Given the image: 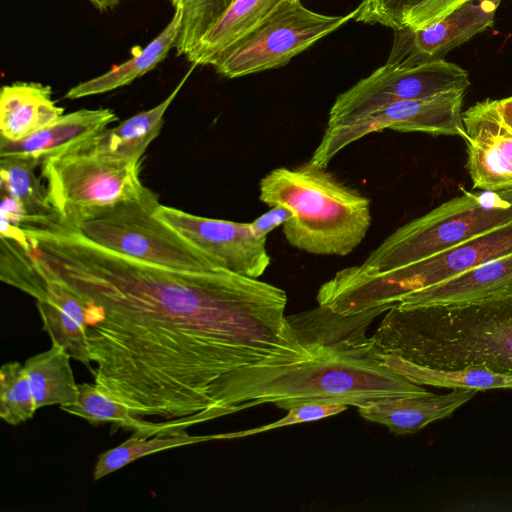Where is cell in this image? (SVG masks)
<instances>
[{
	"label": "cell",
	"instance_id": "cell-1",
	"mask_svg": "<svg viewBox=\"0 0 512 512\" xmlns=\"http://www.w3.org/2000/svg\"><path fill=\"white\" fill-rule=\"evenodd\" d=\"M40 272L76 294L94 383L161 434L212 420L231 373L309 350L285 316L286 292L224 269L183 271L104 249L58 219L24 231Z\"/></svg>",
	"mask_w": 512,
	"mask_h": 512
},
{
	"label": "cell",
	"instance_id": "cell-2",
	"mask_svg": "<svg viewBox=\"0 0 512 512\" xmlns=\"http://www.w3.org/2000/svg\"><path fill=\"white\" fill-rule=\"evenodd\" d=\"M379 314L369 309L345 315L318 305L287 316L296 338L310 346L311 356L271 359L231 373L218 388L213 419L265 403L287 411L309 403L357 408L386 397L431 394L381 363L366 336Z\"/></svg>",
	"mask_w": 512,
	"mask_h": 512
},
{
	"label": "cell",
	"instance_id": "cell-3",
	"mask_svg": "<svg viewBox=\"0 0 512 512\" xmlns=\"http://www.w3.org/2000/svg\"><path fill=\"white\" fill-rule=\"evenodd\" d=\"M380 361L512 374V291L457 305L395 304L371 337Z\"/></svg>",
	"mask_w": 512,
	"mask_h": 512
},
{
	"label": "cell",
	"instance_id": "cell-4",
	"mask_svg": "<svg viewBox=\"0 0 512 512\" xmlns=\"http://www.w3.org/2000/svg\"><path fill=\"white\" fill-rule=\"evenodd\" d=\"M259 199L290 210L283 234L291 246L310 254L346 256L371 225L369 198L310 160L267 173L259 182Z\"/></svg>",
	"mask_w": 512,
	"mask_h": 512
},
{
	"label": "cell",
	"instance_id": "cell-5",
	"mask_svg": "<svg viewBox=\"0 0 512 512\" xmlns=\"http://www.w3.org/2000/svg\"><path fill=\"white\" fill-rule=\"evenodd\" d=\"M512 253V219L448 250L382 273L365 274L346 267L318 290V305L355 314L450 279L471 268Z\"/></svg>",
	"mask_w": 512,
	"mask_h": 512
},
{
	"label": "cell",
	"instance_id": "cell-6",
	"mask_svg": "<svg viewBox=\"0 0 512 512\" xmlns=\"http://www.w3.org/2000/svg\"><path fill=\"white\" fill-rule=\"evenodd\" d=\"M512 219V191H463L397 228L365 261L352 266L382 273L448 250Z\"/></svg>",
	"mask_w": 512,
	"mask_h": 512
},
{
	"label": "cell",
	"instance_id": "cell-7",
	"mask_svg": "<svg viewBox=\"0 0 512 512\" xmlns=\"http://www.w3.org/2000/svg\"><path fill=\"white\" fill-rule=\"evenodd\" d=\"M139 161L108 156L79 145L41 162L47 198L70 228L119 203L151 192L140 180Z\"/></svg>",
	"mask_w": 512,
	"mask_h": 512
},
{
	"label": "cell",
	"instance_id": "cell-8",
	"mask_svg": "<svg viewBox=\"0 0 512 512\" xmlns=\"http://www.w3.org/2000/svg\"><path fill=\"white\" fill-rule=\"evenodd\" d=\"M159 204L158 195L151 191L140 199L119 203L72 229L104 249L139 262L183 271L220 269L156 215Z\"/></svg>",
	"mask_w": 512,
	"mask_h": 512
},
{
	"label": "cell",
	"instance_id": "cell-9",
	"mask_svg": "<svg viewBox=\"0 0 512 512\" xmlns=\"http://www.w3.org/2000/svg\"><path fill=\"white\" fill-rule=\"evenodd\" d=\"M329 16L306 8L300 0L282 3L253 30L223 50L212 62L217 73L238 78L286 65L293 57L355 18Z\"/></svg>",
	"mask_w": 512,
	"mask_h": 512
},
{
	"label": "cell",
	"instance_id": "cell-10",
	"mask_svg": "<svg viewBox=\"0 0 512 512\" xmlns=\"http://www.w3.org/2000/svg\"><path fill=\"white\" fill-rule=\"evenodd\" d=\"M469 85L467 71L444 59L408 68L384 64L337 96L325 129L346 125L396 102L466 90Z\"/></svg>",
	"mask_w": 512,
	"mask_h": 512
},
{
	"label": "cell",
	"instance_id": "cell-11",
	"mask_svg": "<svg viewBox=\"0 0 512 512\" xmlns=\"http://www.w3.org/2000/svg\"><path fill=\"white\" fill-rule=\"evenodd\" d=\"M466 90H452L422 99L393 103L346 125L325 129L310 161L327 168L345 147L368 134L390 129L433 136H462Z\"/></svg>",
	"mask_w": 512,
	"mask_h": 512
},
{
	"label": "cell",
	"instance_id": "cell-12",
	"mask_svg": "<svg viewBox=\"0 0 512 512\" xmlns=\"http://www.w3.org/2000/svg\"><path fill=\"white\" fill-rule=\"evenodd\" d=\"M155 213L217 268L258 279L270 266L267 238L257 237L250 223L197 216L163 204Z\"/></svg>",
	"mask_w": 512,
	"mask_h": 512
},
{
	"label": "cell",
	"instance_id": "cell-13",
	"mask_svg": "<svg viewBox=\"0 0 512 512\" xmlns=\"http://www.w3.org/2000/svg\"><path fill=\"white\" fill-rule=\"evenodd\" d=\"M500 3L501 0H468L434 23L394 30L385 64L408 68L444 59L452 49L491 28Z\"/></svg>",
	"mask_w": 512,
	"mask_h": 512
},
{
	"label": "cell",
	"instance_id": "cell-14",
	"mask_svg": "<svg viewBox=\"0 0 512 512\" xmlns=\"http://www.w3.org/2000/svg\"><path fill=\"white\" fill-rule=\"evenodd\" d=\"M466 170L474 189L512 191V129L504 122L497 100L484 99L463 113Z\"/></svg>",
	"mask_w": 512,
	"mask_h": 512
},
{
	"label": "cell",
	"instance_id": "cell-15",
	"mask_svg": "<svg viewBox=\"0 0 512 512\" xmlns=\"http://www.w3.org/2000/svg\"><path fill=\"white\" fill-rule=\"evenodd\" d=\"M118 119L109 108L80 109L19 141L0 138V157H27L41 162L92 139Z\"/></svg>",
	"mask_w": 512,
	"mask_h": 512
},
{
	"label": "cell",
	"instance_id": "cell-16",
	"mask_svg": "<svg viewBox=\"0 0 512 512\" xmlns=\"http://www.w3.org/2000/svg\"><path fill=\"white\" fill-rule=\"evenodd\" d=\"M512 291V253L404 296L403 308L477 302Z\"/></svg>",
	"mask_w": 512,
	"mask_h": 512
},
{
	"label": "cell",
	"instance_id": "cell-17",
	"mask_svg": "<svg viewBox=\"0 0 512 512\" xmlns=\"http://www.w3.org/2000/svg\"><path fill=\"white\" fill-rule=\"evenodd\" d=\"M478 392L453 389L444 395L395 396L382 398L357 407L364 419L381 424L397 435L415 433L431 422L452 415Z\"/></svg>",
	"mask_w": 512,
	"mask_h": 512
},
{
	"label": "cell",
	"instance_id": "cell-18",
	"mask_svg": "<svg viewBox=\"0 0 512 512\" xmlns=\"http://www.w3.org/2000/svg\"><path fill=\"white\" fill-rule=\"evenodd\" d=\"M44 279V291L36 300L44 331L49 335L52 344L62 346L72 359L81 362L91 372L92 362L85 333L83 302L64 285Z\"/></svg>",
	"mask_w": 512,
	"mask_h": 512
},
{
	"label": "cell",
	"instance_id": "cell-19",
	"mask_svg": "<svg viewBox=\"0 0 512 512\" xmlns=\"http://www.w3.org/2000/svg\"><path fill=\"white\" fill-rule=\"evenodd\" d=\"M63 113L52 99L49 85L23 81L4 85L0 94V138L22 140Z\"/></svg>",
	"mask_w": 512,
	"mask_h": 512
},
{
	"label": "cell",
	"instance_id": "cell-20",
	"mask_svg": "<svg viewBox=\"0 0 512 512\" xmlns=\"http://www.w3.org/2000/svg\"><path fill=\"white\" fill-rule=\"evenodd\" d=\"M197 65L187 71L171 94L155 107L139 112L82 145L96 152L130 161H142L149 144L160 134L164 114Z\"/></svg>",
	"mask_w": 512,
	"mask_h": 512
},
{
	"label": "cell",
	"instance_id": "cell-21",
	"mask_svg": "<svg viewBox=\"0 0 512 512\" xmlns=\"http://www.w3.org/2000/svg\"><path fill=\"white\" fill-rule=\"evenodd\" d=\"M183 11L180 6L174 7V14L165 28L143 49L114 66L109 71L81 82L70 88L65 98L74 100L87 96L103 94L131 84L147 72L153 70L175 48L182 27Z\"/></svg>",
	"mask_w": 512,
	"mask_h": 512
},
{
	"label": "cell",
	"instance_id": "cell-22",
	"mask_svg": "<svg viewBox=\"0 0 512 512\" xmlns=\"http://www.w3.org/2000/svg\"><path fill=\"white\" fill-rule=\"evenodd\" d=\"M286 1L290 0H234L199 40L187 60L195 65H211L223 50Z\"/></svg>",
	"mask_w": 512,
	"mask_h": 512
},
{
	"label": "cell",
	"instance_id": "cell-23",
	"mask_svg": "<svg viewBox=\"0 0 512 512\" xmlns=\"http://www.w3.org/2000/svg\"><path fill=\"white\" fill-rule=\"evenodd\" d=\"M71 355L60 345L52 344L24 363L33 391L36 409L45 406L60 407L78 399V384L71 367Z\"/></svg>",
	"mask_w": 512,
	"mask_h": 512
},
{
	"label": "cell",
	"instance_id": "cell-24",
	"mask_svg": "<svg viewBox=\"0 0 512 512\" xmlns=\"http://www.w3.org/2000/svg\"><path fill=\"white\" fill-rule=\"evenodd\" d=\"M78 399L60 407L63 411L81 417L93 425L110 423L115 429L131 430L142 436L161 434L158 423L136 417L120 400L95 383L78 384Z\"/></svg>",
	"mask_w": 512,
	"mask_h": 512
},
{
	"label": "cell",
	"instance_id": "cell-25",
	"mask_svg": "<svg viewBox=\"0 0 512 512\" xmlns=\"http://www.w3.org/2000/svg\"><path fill=\"white\" fill-rule=\"evenodd\" d=\"M385 367L417 385L450 389L512 388V374L493 372L484 365L458 370L432 369L401 361H383Z\"/></svg>",
	"mask_w": 512,
	"mask_h": 512
},
{
	"label": "cell",
	"instance_id": "cell-26",
	"mask_svg": "<svg viewBox=\"0 0 512 512\" xmlns=\"http://www.w3.org/2000/svg\"><path fill=\"white\" fill-rule=\"evenodd\" d=\"M39 164L38 160L27 157H0L1 194L16 200L32 218V223L57 217L46 188L35 174Z\"/></svg>",
	"mask_w": 512,
	"mask_h": 512
},
{
	"label": "cell",
	"instance_id": "cell-27",
	"mask_svg": "<svg viewBox=\"0 0 512 512\" xmlns=\"http://www.w3.org/2000/svg\"><path fill=\"white\" fill-rule=\"evenodd\" d=\"M212 440H221V434L189 435L186 431H180L142 436L133 433L120 445L98 456L93 478L100 480L128 464L156 452Z\"/></svg>",
	"mask_w": 512,
	"mask_h": 512
},
{
	"label": "cell",
	"instance_id": "cell-28",
	"mask_svg": "<svg viewBox=\"0 0 512 512\" xmlns=\"http://www.w3.org/2000/svg\"><path fill=\"white\" fill-rule=\"evenodd\" d=\"M29 377L17 361L7 362L0 369V417L9 425H19L36 412Z\"/></svg>",
	"mask_w": 512,
	"mask_h": 512
},
{
	"label": "cell",
	"instance_id": "cell-29",
	"mask_svg": "<svg viewBox=\"0 0 512 512\" xmlns=\"http://www.w3.org/2000/svg\"><path fill=\"white\" fill-rule=\"evenodd\" d=\"M424 0H362L355 21L402 29Z\"/></svg>",
	"mask_w": 512,
	"mask_h": 512
},
{
	"label": "cell",
	"instance_id": "cell-30",
	"mask_svg": "<svg viewBox=\"0 0 512 512\" xmlns=\"http://www.w3.org/2000/svg\"><path fill=\"white\" fill-rule=\"evenodd\" d=\"M348 408L344 404L336 403H309L293 409L288 410V414L279 419L278 421L271 422L269 424L251 428L248 430L222 433L223 440H231L242 438L250 435L263 433L272 429L281 427L291 426L295 424L305 423L320 420L333 416L345 411Z\"/></svg>",
	"mask_w": 512,
	"mask_h": 512
},
{
	"label": "cell",
	"instance_id": "cell-31",
	"mask_svg": "<svg viewBox=\"0 0 512 512\" xmlns=\"http://www.w3.org/2000/svg\"><path fill=\"white\" fill-rule=\"evenodd\" d=\"M468 0H424L412 13L405 28H421L434 23Z\"/></svg>",
	"mask_w": 512,
	"mask_h": 512
},
{
	"label": "cell",
	"instance_id": "cell-32",
	"mask_svg": "<svg viewBox=\"0 0 512 512\" xmlns=\"http://www.w3.org/2000/svg\"><path fill=\"white\" fill-rule=\"evenodd\" d=\"M291 217L292 213L290 210L277 205L271 207L269 211L250 222V227L257 237L267 238L271 231L283 225Z\"/></svg>",
	"mask_w": 512,
	"mask_h": 512
},
{
	"label": "cell",
	"instance_id": "cell-33",
	"mask_svg": "<svg viewBox=\"0 0 512 512\" xmlns=\"http://www.w3.org/2000/svg\"><path fill=\"white\" fill-rule=\"evenodd\" d=\"M497 103L504 122L512 129V96L497 100Z\"/></svg>",
	"mask_w": 512,
	"mask_h": 512
},
{
	"label": "cell",
	"instance_id": "cell-34",
	"mask_svg": "<svg viewBox=\"0 0 512 512\" xmlns=\"http://www.w3.org/2000/svg\"><path fill=\"white\" fill-rule=\"evenodd\" d=\"M99 11L113 9L120 0H87Z\"/></svg>",
	"mask_w": 512,
	"mask_h": 512
}]
</instances>
